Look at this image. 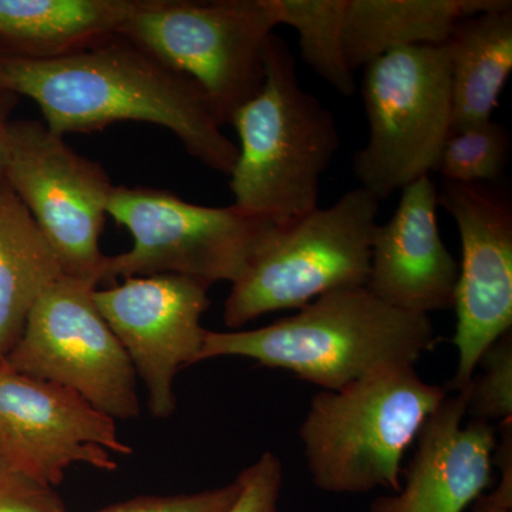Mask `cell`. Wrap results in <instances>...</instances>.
<instances>
[{
    "mask_svg": "<svg viewBox=\"0 0 512 512\" xmlns=\"http://www.w3.org/2000/svg\"><path fill=\"white\" fill-rule=\"evenodd\" d=\"M470 508L471 512H512V494L494 488L480 495Z\"/></svg>",
    "mask_w": 512,
    "mask_h": 512,
    "instance_id": "cell-27",
    "label": "cell"
},
{
    "mask_svg": "<svg viewBox=\"0 0 512 512\" xmlns=\"http://www.w3.org/2000/svg\"><path fill=\"white\" fill-rule=\"evenodd\" d=\"M276 25L298 33L305 64L345 97L356 93L355 72L345 55L349 0H268Z\"/></svg>",
    "mask_w": 512,
    "mask_h": 512,
    "instance_id": "cell-20",
    "label": "cell"
},
{
    "mask_svg": "<svg viewBox=\"0 0 512 512\" xmlns=\"http://www.w3.org/2000/svg\"><path fill=\"white\" fill-rule=\"evenodd\" d=\"M2 178L53 248L64 275L100 285V237L114 187L103 165L80 156L43 121L13 120Z\"/></svg>",
    "mask_w": 512,
    "mask_h": 512,
    "instance_id": "cell-10",
    "label": "cell"
},
{
    "mask_svg": "<svg viewBox=\"0 0 512 512\" xmlns=\"http://www.w3.org/2000/svg\"><path fill=\"white\" fill-rule=\"evenodd\" d=\"M0 89L35 101L43 123L62 137L137 121L171 131L218 173L229 177L237 163V144L197 84L121 36L47 62L0 57Z\"/></svg>",
    "mask_w": 512,
    "mask_h": 512,
    "instance_id": "cell-1",
    "label": "cell"
},
{
    "mask_svg": "<svg viewBox=\"0 0 512 512\" xmlns=\"http://www.w3.org/2000/svg\"><path fill=\"white\" fill-rule=\"evenodd\" d=\"M510 151L507 128L490 120L453 131L444 144L434 173H439L448 183H493L503 175Z\"/></svg>",
    "mask_w": 512,
    "mask_h": 512,
    "instance_id": "cell-21",
    "label": "cell"
},
{
    "mask_svg": "<svg viewBox=\"0 0 512 512\" xmlns=\"http://www.w3.org/2000/svg\"><path fill=\"white\" fill-rule=\"evenodd\" d=\"M437 207L429 175L404 187L393 217L377 224L366 288L400 311L429 316L454 306L460 265L441 238Z\"/></svg>",
    "mask_w": 512,
    "mask_h": 512,
    "instance_id": "cell-15",
    "label": "cell"
},
{
    "mask_svg": "<svg viewBox=\"0 0 512 512\" xmlns=\"http://www.w3.org/2000/svg\"><path fill=\"white\" fill-rule=\"evenodd\" d=\"M131 453L116 421L79 394L0 360V466L57 487L74 464L114 471L113 454Z\"/></svg>",
    "mask_w": 512,
    "mask_h": 512,
    "instance_id": "cell-11",
    "label": "cell"
},
{
    "mask_svg": "<svg viewBox=\"0 0 512 512\" xmlns=\"http://www.w3.org/2000/svg\"><path fill=\"white\" fill-rule=\"evenodd\" d=\"M94 282L62 275L42 293L6 362L72 390L110 419L140 416L137 373L96 303Z\"/></svg>",
    "mask_w": 512,
    "mask_h": 512,
    "instance_id": "cell-9",
    "label": "cell"
},
{
    "mask_svg": "<svg viewBox=\"0 0 512 512\" xmlns=\"http://www.w3.org/2000/svg\"><path fill=\"white\" fill-rule=\"evenodd\" d=\"M439 205L456 222L463 251L454 295L458 362L448 383L458 393L485 349L512 330V205L487 184L448 181L439 188Z\"/></svg>",
    "mask_w": 512,
    "mask_h": 512,
    "instance_id": "cell-12",
    "label": "cell"
},
{
    "mask_svg": "<svg viewBox=\"0 0 512 512\" xmlns=\"http://www.w3.org/2000/svg\"><path fill=\"white\" fill-rule=\"evenodd\" d=\"M62 275L49 241L0 177V360L18 342L37 299Z\"/></svg>",
    "mask_w": 512,
    "mask_h": 512,
    "instance_id": "cell-19",
    "label": "cell"
},
{
    "mask_svg": "<svg viewBox=\"0 0 512 512\" xmlns=\"http://www.w3.org/2000/svg\"><path fill=\"white\" fill-rule=\"evenodd\" d=\"M380 201L357 187L328 208L268 232L232 282L224 323L239 329L266 313L301 309L367 284Z\"/></svg>",
    "mask_w": 512,
    "mask_h": 512,
    "instance_id": "cell-5",
    "label": "cell"
},
{
    "mask_svg": "<svg viewBox=\"0 0 512 512\" xmlns=\"http://www.w3.org/2000/svg\"><path fill=\"white\" fill-rule=\"evenodd\" d=\"M448 396L412 365L383 367L312 397L299 427L312 483L330 494L400 490L404 454Z\"/></svg>",
    "mask_w": 512,
    "mask_h": 512,
    "instance_id": "cell-4",
    "label": "cell"
},
{
    "mask_svg": "<svg viewBox=\"0 0 512 512\" xmlns=\"http://www.w3.org/2000/svg\"><path fill=\"white\" fill-rule=\"evenodd\" d=\"M229 124L239 138L231 187L235 207L286 227L319 207L320 178L338 153L340 137L328 107L299 84L282 37L271 36L261 90Z\"/></svg>",
    "mask_w": 512,
    "mask_h": 512,
    "instance_id": "cell-3",
    "label": "cell"
},
{
    "mask_svg": "<svg viewBox=\"0 0 512 512\" xmlns=\"http://www.w3.org/2000/svg\"><path fill=\"white\" fill-rule=\"evenodd\" d=\"M210 288L201 279L163 274L133 276L94 292L97 309L146 384L148 410L156 419L173 416L175 376L197 363Z\"/></svg>",
    "mask_w": 512,
    "mask_h": 512,
    "instance_id": "cell-13",
    "label": "cell"
},
{
    "mask_svg": "<svg viewBox=\"0 0 512 512\" xmlns=\"http://www.w3.org/2000/svg\"><path fill=\"white\" fill-rule=\"evenodd\" d=\"M107 215L130 231L133 247L107 256L103 282L173 274L232 284L274 228L235 205L204 207L151 187H114Z\"/></svg>",
    "mask_w": 512,
    "mask_h": 512,
    "instance_id": "cell-8",
    "label": "cell"
},
{
    "mask_svg": "<svg viewBox=\"0 0 512 512\" xmlns=\"http://www.w3.org/2000/svg\"><path fill=\"white\" fill-rule=\"evenodd\" d=\"M239 476L232 483L194 494L143 495L94 512H227L241 493Z\"/></svg>",
    "mask_w": 512,
    "mask_h": 512,
    "instance_id": "cell-23",
    "label": "cell"
},
{
    "mask_svg": "<svg viewBox=\"0 0 512 512\" xmlns=\"http://www.w3.org/2000/svg\"><path fill=\"white\" fill-rule=\"evenodd\" d=\"M276 26L268 0H141L119 36L197 84L225 126L261 90Z\"/></svg>",
    "mask_w": 512,
    "mask_h": 512,
    "instance_id": "cell-6",
    "label": "cell"
},
{
    "mask_svg": "<svg viewBox=\"0 0 512 512\" xmlns=\"http://www.w3.org/2000/svg\"><path fill=\"white\" fill-rule=\"evenodd\" d=\"M0 512H67L62 497L35 478L0 466Z\"/></svg>",
    "mask_w": 512,
    "mask_h": 512,
    "instance_id": "cell-25",
    "label": "cell"
},
{
    "mask_svg": "<svg viewBox=\"0 0 512 512\" xmlns=\"http://www.w3.org/2000/svg\"><path fill=\"white\" fill-rule=\"evenodd\" d=\"M242 488L227 512H279L284 470L272 451H265L254 464L239 473Z\"/></svg>",
    "mask_w": 512,
    "mask_h": 512,
    "instance_id": "cell-24",
    "label": "cell"
},
{
    "mask_svg": "<svg viewBox=\"0 0 512 512\" xmlns=\"http://www.w3.org/2000/svg\"><path fill=\"white\" fill-rule=\"evenodd\" d=\"M19 96L0 89V177L5 163L6 146H8L9 128L12 124V113L18 106Z\"/></svg>",
    "mask_w": 512,
    "mask_h": 512,
    "instance_id": "cell-26",
    "label": "cell"
},
{
    "mask_svg": "<svg viewBox=\"0 0 512 512\" xmlns=\"http://www.w3.org/2000/svg\"><path fill=\"white\" fill-rule=\"evenodd\" d=\"M464 390L447 396L421 427L404 485L366 512H466L493 481L494 424L470 420Z\"/></svg>",
    "mask_w": 512,
    "mask_h": 512,
    "instance_id": "cell-14",
    "label": "cell"
},
{
    "mask_svg": "<svg viewBox=\"0 0 512 512\" xmlns=\"http://www.w3.org/2000/svg\"><path fill=\"white\" fill-rule=\"evenodd\" d=\"M436 343L430 316L393 308L363 286L320 296L265 328L207 330L197 363L245 357L340 390L383 367L416 366Z\"/></svg>",
    "mask_w": 512,
    "mask_h": 512,
    "instance_id": "cell-2",
    "label": "cell"
},
{
    "mask_svg": "<svg viewBox=\"0 0 512 512\" xmlns=\"http://www.w3.org/2000/svg\"><path fill=\"white\" fill-rule=\"evenodd\" d=\"M508 0H349L345 55L353 72L393 50L446 45L460 20Z\"/></svg>",
    "mask_w": 512,
    "mask_h": 512,
    "instance_id": "cell-17",
    "label": "cell"
},
{
    "mask_svg": "<svg viewBox=\"0 0 512 512\" xmlns=\"http://www.w3.org/2000/svg\"><path fill=\"white\" fill-rule=\"evenodd\" d=\"M481 373L463 389L471 420L503 423L512 420V330L485 349Z\"/></svg>",
    "mask_w": 512,
    "mask_h": 512,
    "instance_id": "cell-22",
    "label": "cell"
},
{
    "mask_svg": "<svg viewBox=\"0 0 512 512\" xmlns=\"http://www.w3.org/2000/svg\"><path fill=\"white\" fill-rule=\"evenodd\" d=\"M141 0H0V57L47 62L119 36Z\"/></svg>",
    "mask_w": 512,
    "mask_h": 512,
    "instance_id": "cell-16",
    "label": "cell"
},
{
    "mask_svg": "<svg viewBox=\"0 0 512 512\" xmlns=\"http://www.w3.org/2000/svg\"><path fill=\"white\" fill-rule=\"evenodd\" d=\"M363 69L369 138L353 171L360 188L383 201L429 177L453 133L447 46L393 50Z\"/></svg>",
    "mask_w": 512,
    "mask_h": 512,
    "instance_id": "cell-7",
    "label": "cell"
},
{
    "mask_svg": "<svg viewBox=\"0 0 512 512\" xmlns=\"http://www.w3.org/2000/svg\"><path fill=\"white\" fill-rule=\"evenodd\" d=\"M446 46L453 131L487 123L512 70V2L460 20Z\"/></svg>",
    "mask_w": 512,
    "mask_h": 512,
    "instance_id": "cell-18",
    "label": "cell"
}]
</instances>
